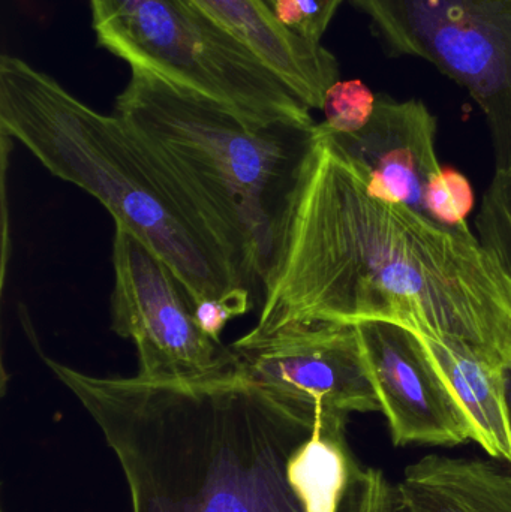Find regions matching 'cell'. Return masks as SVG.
Wrapping results in <instances>:
<instances>
[{
  "mask_svg": "<svg viewBox=\"0 0 511 512\" xmlns=\"http://www.w3.org/2000/svg\"><path fill=\"white\" fill-rule=\"evenodd\" d=\"M258 340L296 325L384 321L511 366V274L471 228L372 197L365 170L318 123L288 201Z\"/></svg>",
  "mask_w": 511,
  "mask_h": 512,
  "instance_id": "cell-1",
  "label": "cell"
},
{
  "mask_svg": "<svg viewBox=\"0 0 511 512\" xmlns=\"http://www.w3.org/2000/svg\"><path fill=\"white\" fill-rule=\"evenodd\" d=\"M474 203L470 180L453 168H443L429 183L422 213L438 225L458 230L468 228L467 218Z\"/></svg>",
  "mask_w": 511,
  "mask_h": 512,
  "instance_id": "cell-14",
  "label": "cell"
},
{
  "mask_svg": "<svg viewBox=\"0 0 511 512\" xmlns=\"http://www.w3.org/2000/svg\"><path fill=\"white\" fill-rule=\"evenodd\" d=\"M288 29L309 41L321 42L344 0H263Z\"/></svg>",
  "mask_w": 511,
  "mask_h": 512,
  "instance_id": "cell-16",
  "label": "cell"
},
{
  "mask_svg": "<svg viewBox=\"0 0 511 512\" xmlns=\"http://www.w3.org/2000/svg\"><path fill=\"white\" fill-rule=\"evenodd\" d=\"M377 98L363 81H336L324 96L323 125L335 134L362 131L374 114Z\"/></svg>",
  "mask_w": 511,
  "mask_h": 512,
  "instance_id": "cell-15",
  "label": "cell"
},
{
  "mask_svg": "<svg viewBox=\"0 0 511 512\" xmlns=\"http://www.w3.org/2000/svg\"><path fill=\"white\" fill-rule=\"evenodd\" d=\"M414 334L432 372L471 424L473 441L489 456L511 465L506 367L495 366L465 343Z\"/></svg>",
  "mask_w": 511,
  "mask_h": 512,
  "instance_id": "cell-12",
  "label": "cell"
},
{
  "mask_svg": "<svg viewBox=\"0 0 511 512\" xmlns=\"http://www.w3.org/2000/svg\"><path fill=\"white\" fill-rule=\"evenodd\" d=\"M254 307L251 300H203L194 304L195 318L204 333L221 342V333L231 319L245 315Z\"/></svg>",
  "mask_w": 511,
  "mask_h": 512,
  "instance_id": "cell-18",
  "label": "cell"
},
{
  "mask_svg": "<svg viewBox=\"0 0 511 512\" xmlns=\"http://www.w3.org/2000/svg\"><path fill=\"white\" fill-rule=\"evenodd\" d=\"M393 498L399 512H511V472L486 460L423 457Z\"/></svg>",
  "mask_w": 511,
  "mask_h": 512,
  "instance_id": "cell-13",
  "label": "cell"
},
{
  "mask_svg": "<svg viewBox=\"0 0 511 512\" xmlns=\"http://www.w3.org/2000/svg\"><path fill=\"white\" fill-rule=\"evenodd\" d=\"M353 325L395 447L473 441L471 424L432 372L413 331L384 321Z\"/></svg>",
  "mask_w": 511,
  "mask_h": 512,
  "instance_id": "cell-9",
  "label": "cell"
},
{
  "mask_svg": "<svg viewBox=\"0 0 511 512\" xmlns=\"http://www.w3.org/2000/svg\"><path fill=\"white\" fill-rule=\"evenodd\" d=\"M393 507H395V499L383 472L377 469L362 471L359 478L356 512H390Z\"/></svg>",
  "mask_w": 511,
  "mask_h": 512,
  "instance_id": "cell-19",
  "label": "cell"
},
{
  "mask_svg": "<svg viewBox=\"0 0 511 512\" xmlns=\"http://www.w3.org/2000/svg\"><path fill=\"white\" fill-rule=\"evenodd\" d=\"M231 348L255 379L327 414L380 411L353 324L296 325Z\"/></svg>",
  "mask_w": 511,
  "mask_h": 512,
  "instance_id": "cell-8",
  "label": "cell"
},
{
  "mask_svg": "<svg viewBox=\"0 0 511 512\" xmlns=\"http://www.w3.org/2000/svg\"><path fill=\"white\" fill-rule=\"evenodd\" d=\"M393 510H395V508H393ZM393 510H392V511H390V512H393Z\"/></svg>",
  "mask_w": 511,
  "mask_h": 512,
  "instance_id": "cell-20",
  "label": "cell"
},
{
  "mask_svg": "<svg viewBox=\"0 0 511 512\" xmlns=\"http://www.w3.org/2000/svg\"><path fill=\"white\" fill-rule=\"evenodd\" d=\"M477 230L483 245L501 259L511 274V209L498 195L486 192L477 216ZM507 408L511 427V366L504 370Z\"/></svg>",
  "mask_w": 511,
  "mask_h": 512,
  "instance_id": "cell-17",
  "label": "cell"
},
{
  "mask_svg": "<svg viewBox=\"0 0 511 512\" xmlns=\"http://www.w3.org/2000/svg\"><path fill=\"white\" fill-rule=\"evenodd\" d=\"M114 114L255 294L318 123H252L140 69H131Z\"/></svg>",
  "mask_w": 511,
  "mask_h": 512,
  "instance_id": "cell-3",
  "label": "cell"
},
{
  "mask_svg": "<svg viewBox=\"0 0 511 512\" xmlns=\"http://www.w3.org/2000/svg\"><path fill=\"white\" fill-rule=\"evenodd\" d=\"M119 462L132 512H356L348 418L236 364L191 379L93 376L44 357Z\"/></svg>",
  "mask_w": 511,
  "mask_h": 512,
  "instance_id": "cell-2",
  "label": "cell"
},
{
  "mask_svg": "<svg viewBox=\"0 0 511 512\" xmlns=\"http://www.w3.org/2000/svg\"><path fill=\"white\" fill-rule=\"evenodd\" d=\"M392 56L437 66L485 114L495 189L511 206V0H350Z\"/></svg>",
  "mask_w": 511,
  "mask_h": 512,
  "instance_id": "cell-6",
  "label": "cell"
},
{
  "mask_svg": "<svg viewBox=\"0 0 511 512\" xmlns=\"http://www.w3.org/2000/svg\"><path fill=\"white\" fill-rule=\"evenodd\" d=\"M249 45L311 110L339 81L335 54L285 27L263 0H189Z\"/></svg>",
  "mask_w": 511,
  "mask_h": 512,
  "instance_id": "cell-11",
  "label": "cell"
},
{
  "mask_svg": "<svg viewBox=\"0 0 511 512\" xmlns=\"http://www.w3.org/2000/svg\"><path fill=\"white\" fill-rule=\"evenodd\" d=\"M101 48L252 123H315L311 108L251 47L189 0H89Z\"/></svg>",
  "mask_w": 511,
  "mask_h": 512,
  "instance_id": "cell-5",
  "label": "cell"
},
{
  "mask_svg": "<svg viewBox=\"0 0 511 512\" xmlns=\"http://www.w3.org/2000/svg\"><path fill=\"white\" fill-rule=\"evenodd\" d=\"M437 131V117L425 102L381 95L362 131L330 132L365 170L372 197L422 213L429 183L443 170L435 149Z\"/></svg>",
  "mask_w": 511,
  "mask_h": 512,
  "instance_id": "cell-10",
  "label": "cell"
},
{
  "mask_svg": "<svg viewBox=\"0 0 511 512\" xmlns=\"http://www.w3.org/2000/svg\"><path fill=\"white\" fill-rule=\"evenodd\" d=\"M111 330L137 348L138 376L177 381L236 364L231 346L204 333L194 300L170 265L128 227L116 224Z\"/></svg>",
  "mask_w": 511,
  "mask_h": 512,
  "instance_id": "cell-7",
  "label": "cell"
},
{
  "mask_svg": "<svg viewBox=\"0 0 511 512\" xmlns=\"http://www.w3.org/2000/svg\"><path fill=\"white\" fill-rule=\"evenodd\" d=\"M0 128L161 256L194 304L210 298L254 301V292L116 114L93 110L51 75L3 56Z\"/></svg>",
  "mask_w": 511,
  "mask_h": 512,
  "instance_id": "cell-4",
  "label": "cell"
}]
</instances>
